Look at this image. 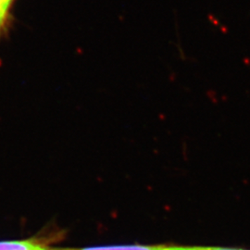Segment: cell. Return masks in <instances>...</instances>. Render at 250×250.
Returning a JSON list of instances; mask_svg holds the SVG:
<instances>
[{
    "label": "cell",
    "mask_w": 250,
    "mask_h": 250,
    "mask_svg": "<svg viewBox=\"0 0 250 250\" xmlns=\"http://www.w3.org/2000/svg\"><path fill=\"white\" fill-rule=\"evenodd\" d=\"M0 250H53L33 241H2Z\"/></svg>",
    "instance_id": "6da1fadb"
},
{
    "label": "cell",
    "mask_w": 250,
    "mask_h": 250,
    "mask_svg": "<svg viewBox=\"0 0 250 250\" xmlns=\"http://www.w3.org/2000/svg\"><path fill=\"white\" fill-rule=\"evenodd\" d=\"M162 245H107V247H93L84 248H60L53 250H161Z\"/></svg>",
    "instance_id": "7a4b0ae2"
},
{
    "label": "cell",
    "mask_w": 250,
    "mask_h": 250,
    "mask_svg": "<svg viewBox=\"0 0 250 250\" xmlns=\"http://www.w3.org/2000/svg\"><path fill=\"white\" fill-rule=\"evenodd\" d=\"M176 250H250V249L224 247H176Z\"/></svg>",
    "instance_id": "3957f363"
}]
</instances>
